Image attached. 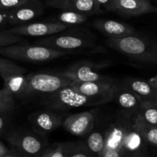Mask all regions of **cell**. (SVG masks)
<instances>
[{
  "instance_id": "obj_33",
  "label": "cell",
  "mask_w": 157,
  "mask_h": 157,
  "mask_svg": "<svg viewBox=\"0 0 157 157\" xmlns=\"http://www.w3.org/2000/svg\"><path fill=\"white\" fill-rule=\"evenodd\" d=\"M96 2L101 6V8L104 7L106 10L109 11L113 0H96Z\"/></svg>"
},
{
  "instance_id": "obj_37",
  "label": "cell",
  "mask_w": 157,
  "mask_h": 157,
  "mask_svg": "<svg viewBox=\"0 0 157 157\" xmlns=\"http://www.w3.org/2000/svg\"><path fill=\"white\" fill-rule=\"evenodd\" d=\"M156 12H157V8H156Z\"/></svg>"
},
{
  "instance_id": "obj_12",
  "label": "cell",
  "mask_w": 157,
  "mask_h": 157,
  "mask_svg": "<svg viewBox=\"0 0 157 157\" xmlns=\"http://www.w3.org/2000/svg\"><path fill=\"white\" fill-rule=\"evenodd\" d=\"M94 123V116L92 112H81L66 117L62 126L71 135L84 136L91 132Z\"/></svg>"
},
{
  "instance_id": "obj_26",
  "label": "cell",
  "mask_w": 157,
  "mask_h": 157,
  "mask_svg": "<svg viewBox=\"0 0 157 157\" xmlns=\"http://www.w3.org/2000/svg\"><path fill=\"white\" fill-rule=\"evenodd\" d=\"M23 41L24 38L21 35L9 33L6 29L0 31V47L21 43Z\"/></svg>"
},
{
  "instance_id": "obj_13",
  "label": "cell",
  "mask_w": 157,
  "mask_h": 157,
  "mask_svg": "<svg viewBox=\"0 0 157 157\" xmlns=\"http://www.w3.org/2000/svg\"><path fill=\"white\" fill-rule=\"evenodd\" d=\"M35 132L41 135H47L62 125V116L61 114L53 111H39L31 115L30 118Z\"/></svg>"
},
{
  "instance_id": "obj_3",
  "label": "cell",
  "mask_w": 157,
  "mask_h": 157,
  "mask_svg": "<svg viewBox=\"0 0 157 157\" xmlns=\"http://www.w3.org/2000/svg\"><path fill=\"white\" fill-rule=\"evenodd\" d=\"M69 54L64 51L55 50L43 46L17 43L0 47V55L6 58L29 62L51 61Z\"/></svg>"
},
{
  "instance_id": "obj_10",
  "label": "cell",
  "mask_w": 157,
  "mask_h": 157,
  "mask_svg": "<svg viewBox=\"0 0 157 157\" xmlns=\"http://www.w3.org/2000/svg\"><path fill=\"white\" fill-rule=\"evenodd\" d=\"M44 12V6L39 0H29L9 12V25L18 26L29 23Z\"/></svg>"
},
{
  "instance_id": "obj_23",
  "label": "cell",
  "mask_w": 157,
  "mask_h": 157,
  "mask_svg": "<svg viewBox=\"0 0 157 157\" xmlns=\"http://www.w3.org/2000/svg\"><path fill=\"white\" fill-rule=\"evenodd\" d=\"M65 157H95L81 143H64Z\"/></svg>"
},
{
  "instance_id": "obj_24",
  "label": "cell",
  "mask_w": 157,
  "mask_h": 157,
  "mask_svg": "<svg viewBox=\"0 0 157 157\" xmlns=\"http://www.w3.org/2000/svg\"><path fill=\"white\" fill-rule=\"evenodd\" d=\"M14 97L6 88L0 89V113L7 114L13 110L15 106Z\"/></svg>"
},
{
  "instance_id": "obj_29",
  "label": "cell",
  "mask_w": 157,
  "mask_h": 157,
  "mask_svg": "<svg viewBox=\"0 0 157 157\" xmlns=\"http://www.w3.org/2000/svg\"><path fill=\"white\" fill-rule=\"evenodd\" d=\"M69 0H47V5L50 7L60 9L61 10L64 9Z\"/></svg>"
},
{
  "instance_id": "obj_2",
  "label": "cell",
  "mask_w": 157,
  "mask_h": 157,
  "mask_svg": "<svg viewBox=\"0 0 157 157\" xmlns=\"http://www.w3.org/2000/svg\"><path fill=\"white\" fill-rule=\"evenodd\" d=\"M113 100V96L91 98L74 90L71 86L62 88L54 93L44 95L43 104L49 109L66 111L75 108L94 106L106 103Z\"/></svg>"
},
{
  "instance_id": "obj_9",
  "label": "cell",
  "mask_w": 157,
  "mask_h": 157,
  "mask_svg": "<svg viewBox=\"0 0 157 157\" xmlns=\"http://www.w3.org/2000/svg\"><path fill=\"white\" fill-rule=\"evenodd\" d=\"M109 11L126 17H136L156 12L150 0H113Z\"/></svg>"
},
{
  "instance_id": "obj_17",
  "label": "cell",
  "mask_w": 157,
  "mask_h": 157,
  "mask_svg": "<svg viewBox=\"0 0 157 157\" xmlns=\"http://www.w3.org/2000/svg\"><path fill=\"white\" fill-rule=\"evenodd\" d=\"M124 86L131 89L144 101L157 102V88L148 81L138 78H127Z\"/></svg>"
},
{
  "instance_id": "obj_21",
  "label": "cell",
  "mask_w": 157,
  "mask_h": 157,
  "mask_svg": "<svg viewBox=\"0 0 157 157\" xmlns=\"http://www.w3.org/2000/svg\"><path fill=\"white\" fill-rule=\"evenodd\" d=\"M136 114L148 124L157 126V102L143 101Z\"/></svg>"
},
{
  "instance_id": "obj_8",
  "label": "cell",
  "mask_w": 157,
  "mask_h": 157,
  "mask_svg": "<svg viewBox=\"0 0 157 157\" xmlns=\"http://www.w3.org/2000/svg\"><path fill=\"white\" fill-rule=\"evenodd\" d=\"M67 26L59 22H35L27 24L13 26L6 29L8 32L21 36L46 37L64 32Z\"/></svg>"
},
{
  "instance_id": "obj_18",
  "label": "cell",
  "mask_w": 157,
  "mask_h": 157,
  "mask_svg": "<svg viewBox=\"0 0 157 157\" xmlns=\"http://www.w3.org/2000/svg\"><path fill=\"white\" fill-rule=\"evenodd\" d=\"M63 10H71L87 15L102 13L103 10L96 0H69Z\"/></svg>"
},
{
  "instance_id": "obj_25",
  "label": "cell",
  "mask_w": 157,
  "mask_h": 157,
  "mask_svg": "<svg viewBox=\"0 0 157 157\" xmlns=\"http://www.w3.org/2000/svg\"><path fill=\"white\" fill-rule=\"evenodd\" d=\"M26 69L15 64L9 58L0 57V75L3 74L25 73Z\"/></svg>"
},
{
  "instance_id": "obj_32",
  "label": "cell",
  "mask_w": 157,
  "mask_h": 157,
  "mask_svg": "<svg viewBox=\"0 0 157 157\" xmlns=\"http://www.w3.org/2000/svg\"><path fill=\"white\" fill-rule=\"evenodd\" d=\"M2 157H29V156H27L26 155L23 154L22 152L18 151V149L13 148V149H9L7 153H6L5 155H3Z\"/></svg>"
},
{
  "instance_id": "obj_30",
  "label": "cell",
  "mask_w": 157,
  "mask_h": 157,
  "mask_svg": "<svg viewBox=\"0 0 157 157\" xmlns=\"http://www.w3.org/2000/svg\"><path fill=\"white\" fill-rule=\"evenodd\" d=\"M9 11H0V29H2L9 25Z\"/></svg>"
},
{
  "instance_id": "obj_34",
  "label": "cell",
  "mask_w": 157,
  "mask_h": 157,
  "mask_svg": "<svg viewBox=\"0 0 157 157\" xmlns=\"http://www.w3.org/2000/svg\"><path fill=\"white\" fill-rule=\"evenodd\" d=\"M6 115V114L0 113V132H2L7 123V117Z\"/></svg>"
},
{
  "instance_id": "obj_5",
  "label": "cell",
  "mask_w": 157,
  "mask_h": 157,
  "mask_svg": "<svg viewBox=\"0 0 157 157\" xmlns=\"http://www.w3.org/2000/svg\"><path fill=\"white\" fill-rule=\"evenodd\" d=\"M28 95L33 94L48 95L70 86L72 80L58 72H35L27 74Z\"/></svg>"
},
{
  "instance_id": "obj_20",
  "label": "cell",
  "mask_w": 157,
  "mask_h": 157,
  "mask_svg": "<svg viewBox=\"0 0 157 157\" xmlns=\"http://www.w3.org/2000/svg\"><path fill=\"white\" fill-rule=\"evenodd\" d=\"M84 145L95 157H100L105 146V134L99 132H90L87 135Z\"/></svg>"
},
{
  "instance_id": "obj_1",
  "label": "cell",
  "mask_w": 157,
  "mask_h": 157,
  "mask_svg": "<svg viewBox=\"0 0 157 157\" xmlns=\"http://www.w3.org/2000/svg\"><path fill=\"white\" fill-rule=\"evenodd\" d=\"M109 47L130 58L145 63H157V43L145 37L131 35L119 38H107Z\"/></svg>"
},
{
  "instance_id": "obj_19",
  "label": "cell",
  "mask_w": 157,
  "mask_h": 157,
  "mask_svg": "<svg viewBox=\"0 0 157 157\" xmlns=\"http://www.w3.org/2000/svg\"><path fill=\"white\" fill-rule=\"evenodd\" d=\"M133 125L148 144L157 147V126L147 123L136 113L133 115Z\"/></svg>"
},
{
  "instance_id": "obj_35",
  "label": "cell",
  "mask_w": 157,
  "mask_h": 157,
  "mask_svg": "<svg viewBox=\"0 0 157 157\" xmlns=\"http://www.w3.org/2000/svg\"><path fill=\"white\" fill-rule=\"evenodd\" d=\"M9 151V149L0 141V157H2L3 155H6Z\"/></svg>"
},
{
  "instance_id": "obj_28",
  "label": "cell",
  "mask_w": 157,
  "mask_h": 157,
  "mask_svg": "<svg viewBox=\"0 0 157 157\" xmlns=\"http://www.w3.org/2000/svg\"><path fill=\"white\" fill-rule=\"evenodd\" d=\"M29 0H0V11H11Z\"/></svg>"
},
{
  "instance_id": "obj_4",
  "label": "cell",
  "mask_w": 157,
  "mask_h": 157,
  "mask_svg": "<svg viewBox=\"0 0 157 157\" xmlns=\"http://www.w3.org/2000/svg\"><path fill=\"white\" fill-rule=\"evenodd\" d=\"M34 45L43 46L69 53L91 48L94 42L90 36L78 30L61 32L37 40Z\"/></svg>"
},
{
  "instance_id": "obj_36",
  "label": "cell",
  "mask_w": 157,
  "mask_h": 157,
  "mask_svg": "<svg viewBox=\"0 0 157 157\" xmlns=\"http://www.w3.org/2000/svg\"><path fill=\"white\" fill-rule=\"evenodd\" d=\"M148 82L150 83V84L153 85V86H155V87L157 88V75L150 78V79L148 80Z\"/></svg>"
},
{
  "instance_id": "obj_15",
  "label": "cell",
  "mask_w": 157,
  "mask_h": 157,
  "mask_svg": "<svg viewBox=\"0 0 157 157\" xmlns=\"http://www.w3.org/2000/svg\"><path fill=\"white\" fill-rule=\"evenodd\" d=\"M113 99L117 102L124 112L128 114L137 113L144 101L139 95L124 85L122 86H117Z\"/></svg>"
},
{
  "instance_id": "obj_31",
  "label": "cell",
  "mask_w": 157,
  "mask_h": 157,
  "mask_svg": "<svg viewBox=\"0 0 157 157\" xmlns=\"http://www.w3.org/2000/svg\"><path fill=\"white\" fill-rule=\"evenodd\" d=\"M100 157H123L120 152L117 151L112 150L109 149H104Z\"/></svg>"
},
{
  "instance_id": "obj_16",
  "label": "cell",
  "mask_w": 157,
  "mask_h": 157,
  "mask_svg": "<svg viewBox=\"0 0 157 157\" xmlns=\"http://www.w3.org/2000/svg\"><path fill=\"white\" fill-rule=\"evenodd\" d=\"M6 88L14 96H28V78L25 73L0 75Z\"/></svg>"
},
{
  "instance_id": "obj_11",
  "label": "cell",
  "mask_w": 157,
  "mask_h": 157,
  "mask_svg": "<svg viewBox=\"0 0 157 157\" xmlns=\"http://www.w3.org/2000/svg\"><path fill=\"white\" fill-rule=\"evenodd\" d=\"M71 87L76 92L91 98L113 96L117 85L111 80L94 82H72Z\"/></svg>"
},
{
  "instance_id": "obj_6",
  "label": "cell",
  "mask_w": 157,
  "mask_h": 157,
  "mask_svg": "<svg viewBox=\"0 0 157 157\" xmlns=\"http://www.w3.org/2000/svg\"><path fill=\"white\" fill-rule=\"evenodd\" d=\"M6 139L13 148L29 157H41L48 146L42 135L36 132L12 131L7 134Z\"/></svg>"
},
{
  "instance_id": "obj_14",
  "label": "cell",
  "mask_w": 157,
  "mask_h": 157,
  "mask_svg": "<svg viewBox=\"0 0 157 157\" xmlns=\"http://www.w3.org/2000/svg\"><path fill=\"white\" fill-rule=\"evenodd\" d=\"M93 26L108 38H119L136 34V31L131 26L115 20L96 19Z\"/></svg>"
},
{
  "instance_id": "obj_27",
  "label": "cell",
  "mask_w": 157,
  "mask_h": 157,
  "mask_svg": "<svg viewBox=\"0 0 157 157\" xmlns=\"http://www.w3.org/2000/svg\"><path fill=\"white\" fill-rule=\"evenodd\" d=\"M41 157H65L64 143H56L48 146Z\"/></svg>"
},
{
  "instance_id": "obj_22",
  "label": "cell",
  "mask_w": 157,
  "mask_h": 157,
  "mask_svg": "<svg viewBox=\"0 0 157 157\" xmlns=\"http://www.w3.org/2000/svg\"><path fill=\"white\" fill-rule=\"evenodd\" d=\"M88 15L71 10H63L57 16V21L65 25L67 27L81 25L87 21Z\"/></svg>"
},
{
  "instance_id": "obj_7",
  "label": "cell",
  "mask_w": 157,
  "mask_h": 157,
  "mask_svg": "<svg viewBox=\"0 0 157 157\" xmlns=\"http://www.w3.org/2000/svg\"><path fill=\"white\" fill-rule=\"evenodd\" d=\"M108 66L104 62L95 63L93 62H78L64 71L58 72L74 82H94L111 80L110 77L98 72V69Z\"/></svg>"
}]
</instances>
